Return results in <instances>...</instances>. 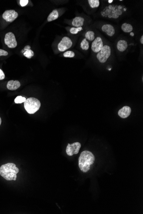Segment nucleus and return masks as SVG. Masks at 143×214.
Returning a JSON list of instances; mask_svg holds the SVG:
<instances>
[{
	"label": "nucleus",
	"instance_id": "1",
	"mask_svg": "<svg viewBox=\"0 0 143 214\" xmlns=\"http://www.w3.org/2000/svg\"><path fill=\"white\" fill-rule=\"evenodd\" d=\"M125 11L126 8L124 6L110 4L102 8L100 15L105 18L117 19L122 16Z\"/></svg>",
	"mask_w": 143,
	"mask_h": 214
},
{
	"label": "nucleus",
	"instance_id": "2",
	"mask_svg": "<svg viewBox=\"0 0 143 214\" xmlns=\"http://www.w3.org/2000/svg\"><path fill=\"white\" fill-rule=\"evenodd\" d=\"M95 160V157L92 152L88 150L83 151L78 159V165L80 170L84 173L88 171Z\"/></svg>",
	"mask_w": 143,
	"mask_h": 214
},
{
	"label": "nucleus",
	"instance_id": "3",
	"mask_svg": "<svg viewBox=\"0 0 143 214\" xmlns=\"http://www.w3.org/2000/svg\"><path fill=\"white\" fill-rule=\"evenodd\" d=\"M19 169L13 163H7L3 164L0 167V175L6 180H14V176L17 174Z\"/></svg>",
	"mask_w": 143,
	"mask_h": 214
},
{
	"label": "nucleus",
	"instance_id": "4",
	"mask_svg": "<svg viewBox=\"0 0 143 214\" xmlns=\"http://www.w3.org/2000/svg\"><path fill=\"white\" fill-rule=\"evenodd\" d=\"M41 106V102L36 98H28L24 102L25 109L30 114L35 113L40 109Z\"/></svg>",
	"mask_w": 143,
	"mask_h": 214
},
{
	"label": "nucleus",
	"instance_id": "5",
	"mask_svg": "<svg viewBox=\"0 0 143 214\" xmlns=\"http://www.w3.org/2000/svg\"><path fill=\"white\" fill-rule=\"evenodd\" d=\"M112 53V47L108 44H104L102 50L97 54V58L100 62L104 63L110 58Z\"/></svg>",
	"mask_w": 143,
	"mask_h": 214
},
{
	"label": "nucleus",
	"instance_id": "6",
	"mask_svg": "<svg viewBox=\"0 0 143 214\" xmlns=\"http://www.w3.org/2000/svg\"><path fill=\"white\" fill-rule=\"evenodd\" d=\"M73 42L69 37L65 36L62 39L59 43L58 48L60 52H64L67 49H70L73 45Z\"/></svg>",
	"mask_w": 143,
	"mask_h": 214
},
{
	"label": "nucleus",
	"instance_id": "7",
	"mask_svg": "<svg viewBox=\"0 0 143 214\" xmlns=\"http://www.w3.org/2000/svg\"><path fill=\"white\" fill-rule=\"evenodd\" d=\"M104 45V43L102 38L100 36H97L91 44V50L93 53L97 54L102 50Z\"/></svg>",
	"mask_w": 143,
	"mask_h": 214
},
{
	"label": "nucleus",
	"instance_id": "8",
	"mask_svg": "<svg viewBox=\"0 0 143 214\" xmlns=\"http://www.w3.org/2000/svg\"><path fill=\"white\" fill-rule=\"evenodd\" d=\"M4 43L10 48H15L17 45V42L16 40L15 36L12 32H9L6 34Z\"/></svg>",
	"mask_w": 143,
	"mask_h": 214
},
{
	"label": "nucleus",
	"instance_id": "9",
	"mask_svg": "<svg viewBox=\"0 0 143 214\" xmlns=\"http://www.w3.org/2000/svg\"><path fill=\"white\" fill-rule=\"evenodd\" d=\"M81 147V144L78 142L73 143L72 144H68L66 149V153L69 156L77 154L79 152Z\"/></svg>",
	"mask_w": 143,
	"mask_h": 214
},
{
	"label": "nucleus",
	"instance_id": "10",
	"mask_svg": "<svg viewBox=\"0 0 143 214\" xmlns=\"http://www.w3.org/2000/svg\"><path fill=\"white\" fill-rule=\"evenodd\" d=\"M18 13L14 10H7L4 13L2 17L7 22H12L17 18Z\"/></svg>",
	"mask_w": 143,
	"mask_h": 214
},
{
	"label": "nucleus",
	"instance_id": "11",
	"mask_svg": "<svg viewBox=\"0 0 143 214\" xmlns=\"http://www.w3.org/2000/svg\"><path fill=\"white\" fill-rule=\"evenodd\" d=\"M100 29L102 32L110 37H112L116 33L115 27L110 24H103L101 27Z\"/></svg>",
	"mask_w": 143,
	"mask_h": 214
},
{
	"label": "nucleus",
	"instance_id": "12",
	"mask_svg": "<svg viewBox=\"0 0 143 214\" xmlns=\"http://www.w3.org/2000/svg\"><path fill=\"white\" fill-rule=\"evenodd\" d=\"M128 43L127 40L122 39L118 41L117 43L116 47L119 52H123L127 49Z\"/></svg>",
	"mask_w": 143,
	"mask_h": 214
},
{
	"label": "nucleus",
	"instance_id": "13",
	"mask_svg": "<svg viewBox=\"0 0 143 214\" xmlns=\"http://www.w3.org/2000/svg\"><path fill=\"white\" fill-rule=\"evenodd\" d=\"M131 113V109L128 106H123L119 110L118 114L121 118H125L128 117Z\"/></svg>",
	"mask_w": 143,
	"mask_h": 214
},
{
	"label": "nucleus",
	"instance_id": "14",
	"mask_svg": "<svg viewBox=\"0 0 143 214\" xmlns=\"http://www.w3.org/2000/svg\"><path fill=\"white\" fill-rule=\"evenodd\" d=\"M85 22V19L81 16H77L73 19L72 24L75 28L83 27Z\"/></svg>",
	"mask_w": 143,
	"mask_h": 214
},
{
	"label": "nucleus",
	"instance_id": "15",
	"mask_svg": "<svg viewBox=\"0 0 143 214\" xmlns=\"http://www.w3.org/2000/svg\"><path fill=\"white\" fill-rule=\"evenodd\" d=\"M21 86L20 82L18 80H11L8 81L6 87L10 90H16L19 88Z\"/></svg>",
	"mask_w": 143,
	"mask_h": 214
},
{
	"label": "nucleus",
	"instance_id": "16",
	"mask_svg": "<svg viewBox=\"0 0 143 214\" xmlns=\"http://www.w3.org/2000/svg\"><path fill=\"white\" fill-rule=\"evenodd\" d=\"M31 47L29 45H27L25 47L24 49L21 51L23 53L24 56L27 58L31 59L32 57L34 56V52L30 49Z\"/></svg>",
	"mask_w": 143,
	"mask_h": 214
},
{
	"label": "nucleus",
	"instance_id": "17",
	"mask_svg": "<svg viewBox=\"0 0 143 214\" xmlns=\"http://www.w3.org/2000/svg\"><path fill=\"white\" fill-rule=\"evenodd\" d=\"M85 38L90 42H92L96 38L95 33L93 31L89 30L87 31L85 35Z\"/></svg>",
	"mask_w": 143,
	"mask_h": 214
},
{
	"label": "nucleus",
	"instance_id": "18",
	"mask_svg": "<svg viewBox=\"0 0 143 214\" xmlns=\"http://www.w3.org/2000/svg\"><path fill=\"white\" fill-rule=\"evenodd\" d=\"M121 28L123 32L126 33L132 32L133 30V27L132 25L127 23H123L121 25Z\"/></svg>",
	"mask_w": 143,
	"mask_h": 214
},
{
	"label": "nucleus",
	"instance_id": "19",
	"mask_svg": "<svg viewBox=\"0 0 143 214\" xmlns=\"http://www.w3.org/2000/svg\"><path fill=\"white\" fill-rule=\"evenodd\" d=\"M58 11L57 10H54L50 13V14L48 17L47 21L48 22H51L58 19Z\"/></svg>",
	"mask_w": 143,
	"mask_h": 214
},
{
	"label": "nucleus",
	"instance_id": "20",
	"mask_svg": "<svg viewBox=\"0 0 143 214\" xmlns=\"http://www.w3.org/2000/svg\"><path fill=\"white\" fill-rule=\"evenodd\" d=\"M90 43L85 39L84 38L82 40L81 43H80V47L82 48V50L87 51L89 50L90 48Z\"/></svg>",
	"mask_w": 143,
	"mask_h": 214
},
{
	"label": "nucleus",
	"instance_id": "21",
	"mask_svg": "<svg viewBox=\"0 0 143 214\" xmlns=\"http://www.w3.org/2000/svg\"><path fill=\"white\" fill-rule=\"evenodd\" d=\"M88 3L90 8L92 9H96L99 7L100 5L99 0H88Z\"/></svg>",
	"mask_w": 143,
	"mask_h": 214
},
{
	"label": "nucleus",
	"instance_id": "22",
	"mask_svg": "<svg viewBox=\"0 0 143 214\" xmlns=\"http://www.w3.org/2000/svg\"><path fill=\"white\" fill-rule=\"evenodd\" d=\"M83 30V27H73V28H71L70 30V32L71 33L73 34H76L78 33L79 32Z\"/></svg>",
	"mask_w": 143,
	"mask_h": 214
},
{
	"label": "nucleus",
	"instance_id": "23",
	"mask_svg": "<svg viewBox=\"0 0 143 214\" xmlns=\"http://www.w3.org/2000/svg\"><path fill=\"white\" fill-rule=\"evenodd\" d=\"M26 100V98L25 97H23L21 96H18L16 98L14 101L16 103L19 104V103H22L25 102Z\"/></svg>",
	"mask_w": 143,
	"mask_h": 214
},
{
	"label": "nucleus",
	"instance_id": "24",
	"mask_svg": "<svg viewBox=\"0 0 143 214\" xmlns=\"http://www.w3.org/2000/svg\"><path fill=\"white\" fill-rule=\"evenodd\" d=\"M63 55L65 57L73 58L75 56V54L73 51L69 50L64 53Z\"/></svg>",
	"mask_w": 143,
	"mask_h": 214
},
{
	"label": "nucleus",
	"instance_id": "25",
	"mask_svg": "<svg viewBox=\"0 0 143 214\" xmlns=\"http://www.w3.org/2000/svg\"><path fill=\"white\" fill-rule=\"evenodd\" d=\"M28 0H21L20 1V5L22 7L26 6L28 3Z\"/></svg>",
	"mask_w": 143,
	"mask_h": 214
},
{
	"label": "nucleus",
	"instance_id": "26",
	"mask_svg": "<svg viewBox=\"0 0 143 214\" xmlns=\"http://www.w3.org/2000/svg\"><path fill=\"white\" fill-rule=\"evenodd\" d=\"M8 53L5 50L0 49V56H6L8 55Z\"/></svg>",
	"mask_w": 143,
	"mask_h": 214
},
{
	"label": "nucleus",
	"instance_id": "27",
	"mask_svg": "<svg viewBox=\"0 0 143 214\" xmlns=\"http://www.w3.org/2000/svg\"><path fill=\"white\" fill-rule=\"evenodd\" d=\"M5 78V74L2 70L0 69V80H3Z\"/></svg>",
	"mask_w": 143,
	"mask_h": 214
},
{
	"label": "nucleus",
	"instance_id": "28",
	"mask_svg": "<svg viewBox=\"0 0 143 214\" xmlns=\"http://www.w3.org/2000/svg\"><path fill=\"white\" fill-rule=\"evenodd\" d=\"M140 43H141L142 44V45L143 44V35H142V36H141V38H140Z\"/></svg>",
	"mask_w": 143,
	"mask_h": 214
},
{
	"label": "nucleus",
	"instance_id": "29",
	"mask_svg": "<svg viewBox=\"0 0 143 214\" xmlns=\"http://www.w3.org/2000/svg\"><path fill=\"white\" fill-rule=\"evenodd\" d=\"M16 178H17V174H15L14 175V181H16Z\"/></svg>",
	"mask_w": 143,
	"mask_h": 214
},
{
	"label": "nucleus",
	"instance_id": "30",
	"mask_svg": "<svg viewBox=\"0 0 143 214\" xmlns=\"http://www.w3.org/2000/svg\"><path fill=\"white\" fill-rule=\"evenodd\" d=\"M1 118H0V125H1Z\"/></svg>",
	"mask_w": 143,
	"mask_h": 214
}]
</instances>
